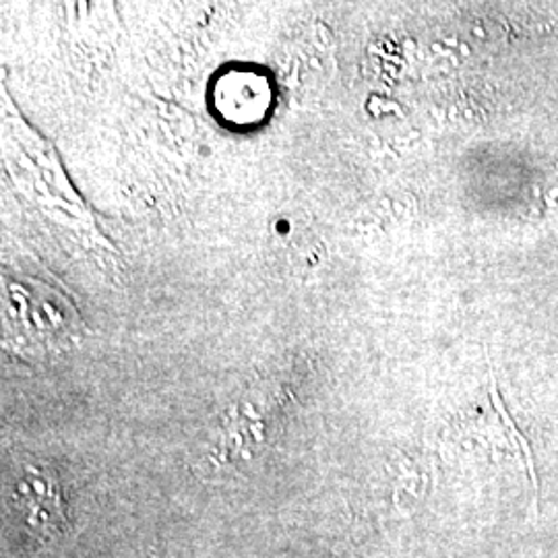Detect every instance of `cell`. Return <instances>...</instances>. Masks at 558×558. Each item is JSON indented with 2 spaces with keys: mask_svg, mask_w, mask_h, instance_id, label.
<instances>
[{
  "mask_svg": "<svg viewBox=\"0 0 558 558\" xmlns=\"http://www.w3.org/2000/svg\"><path fill=\"white\" fill-rule=\"evenodd\" d=\"M276 232H278V248H283V255L290 257V253L294 255L296 260H306V255H311L313 251V236L306 223H294V221L286 220L276 223Z\"/></svg>",
  "mask_w": 558,
  "mask_h": 558,
  "instance_id": "6da1fadb",
  "label": "cell"
}]
</instances>
